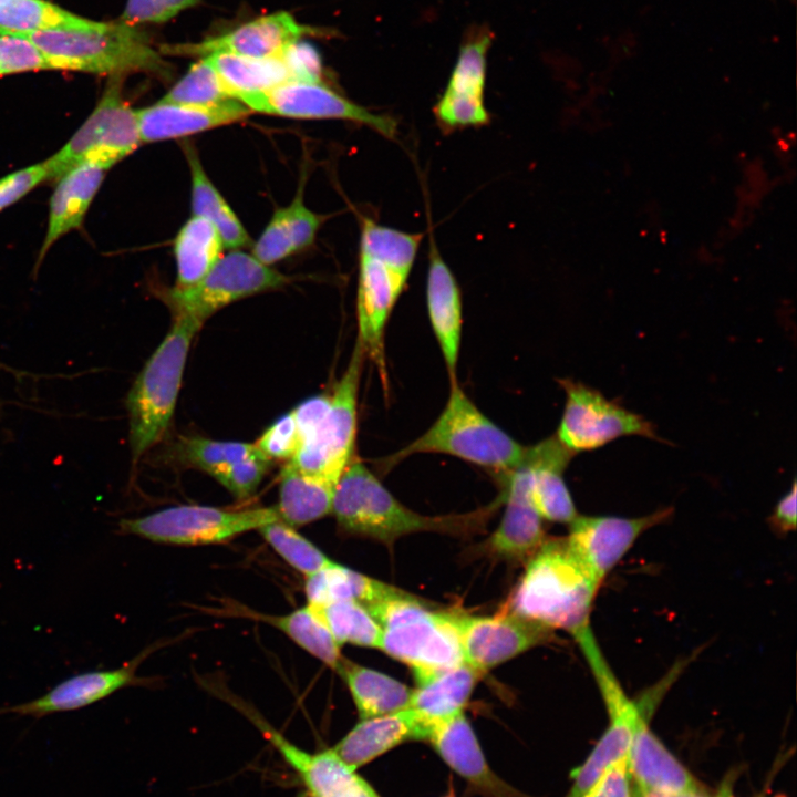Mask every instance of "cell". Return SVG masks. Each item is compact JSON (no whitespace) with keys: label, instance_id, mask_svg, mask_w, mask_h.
<instances>
[{"label":"cell","instance_id":"obj_1","mask_svg":"<svg viewBox=\"0 0 797 797\" xmlns=\"http://www.w3.org/2000/svg\"><path fill=\"white\" fill-rule=\"evenodd\" d=\"M503 504L500 491L490 504L468 513L425 516L400 503L354 455L335 485L331 514L346 535L392 546L397 538L420 531L476 535L486 529Z\"/></svg>","mask_w":797,"mask_h":797},{"label":"cell","instance_id":"obj_2","mask_svg":"<svg viewBox=\"0 0 797 797\" xmlns=\"http://www.w3.org/2000/svg\"><path fill=\"white\" fill-rule=\"evenodd\" d=\"M600 586L572 553L566 538L547 537L525 563L501 610L575 638L590 627Z\"/></svg>","mask_w":797,"mask_h":797},{"label":"cell","instance_id":"obj_3","mask_svg":"<svg viewBox=\"0 0 797 797\" xmlns=\"http://www.w3.org/2000/svg\"><path fill=\"white\" fill-rule=\"evenodd\" d=\"M39 49L48 70L122 76L146 72L162 79L172 74L136 25L121 20L100 22L86 30H51L25 34Z\"/></svg>","mask_w":797,"mask_h":797},{"label":"cell","instance_id":"obj_4","mask_svg":"<svg viewBox=\"0 0 797 797\" xmlns=\"http://www.w3.org/2000/svg\"><path fill=\"white\" fill-rule=\"evenodd\" d=\"M527 446L519 444L491 422L466 395L458 382H451L445 407L432 426L415 441L380 460L390 470L414 454L439 453L483 467L497 477L518 468Z\"/></svg>","mask_w":797,"mask_h":797},{"label":"cell","instance_id":"obj_5","mask_svg":"<svg viewBox=\"0 0 797 797\" xmlns=\"http://www.w3.org/2000/svg\"><path fill=\"white\" fill-rule=\"evenodd\" d=\"M381 627L379 649L407 664L415 681L464 663L451 612L397 590L365 608Z\"/></svg>","mask_w":797,"mask_h":797},{"label":"cell","instance_id":"obj_6","mask_svg":"<svg viewBox=\"0 0 797 797\" xmlns=\"http://www.w3.org/2000/svg\"><path fill=\"white\" fill-rule=\"evenodd\" d=\"M201 325L185 315L174 317L170 330L146 361L126 396L133 465L169 426L187 354Z\"/></svg>","mask_w":797,"mask_h":797},{"label":"cell","instance_id":"obj_7","mask_svg":"<svg viewBox=\"0 0 797 797\" xmlns=\"http://www.w3.org/2000/svg\"><path fill=\"white\" fill-rule=\"evenodd\" d=\"M123 80L122 76L108 77L89 117L56 153L44 161L49 182H56L83 162L110 169L142 144L136 110L123 95Z\"/></svg>","mask_w":797,"mask_h":797},{"label":"cell","instance_id":"obj_8","mask_svg":"<svg viewBox=\"0 0 797 797\" xmlns=\"http://www.w3.org/2000/svg\"><path fill=\"white\" fill-rule=\"evenodd\" d=\"M365 358L356 341L345 371L330 393L324 418L288 460L300 472L337 485L354 456L358 394Z\"/></svg>","mask_w":797,"mask_h":797},{"label":"cell","instance_id":"obj_9","mask_svg":"<svg viewBox=\"0 0 797 797\" xmlns=\"http://www.w3.org/2000/svg\"><path fill=\"white\" fill-rule=\"evenodd\" d=\"M276 520L279 517L275 506L234 510L180 505L122 519L118 530L154 542L196 546L220 544Z\"/></svg>","mask_w":797,"mask_h":797},{"label":"cell","instance_id":"obj_10","mask_svg":"<svg viewBox=\"0 0 797 797\" xmlns=\"http://www.w3.org/2000/svg\"><path fill=\"white\" fill-rule=\"evenodd\" d=\"M289 278L259 262L252 255L231 250L196 284L169 288L159 293L174 317L185 315L201 324L218 310L240 299L276 290Z\"/></svg>","mask_w":797,"mask_h":797},{"label":"cell","instance_id":"obj_11","mask_svg":"<svg viewBox=\"0 0 797 797\" xmlns=\"http://www.w3.org/2000/svg\"><path fill=\"white\" fill-rule=\"evenodd\" d=\"M576 642L599 687L610 723L588 759L573 770V785L567 797H581L608 766L628 755L641 714L638 702L625 694L592 630L583 633Z\"/></svg>","mask_w":797,"mask_h":797},{"label":"cell","instance_id":"obj_12","mask_svg":"<svg viewBox=\"0 0 797 797\" xmlns=\"http://www.w3.org/2000/svg\"><path fill=\"white\" fill-rule=\"evenodd\" d=\"M558 382L566 404L556 436L571 452L592 451L631 435L661 441L651 422L617 401L568 377Z\"/></svg>","mask_w":797,"mask_h":797},{"label":"cell","instance_id":"obj_13","mask_svg":"<svg viewBox=\"0 0 797 797\" xmlns=\"http://www.w3.org/2000/svg\"><path fill=\"white\" fill-rule=\"evenodd\" d=\"M236 100L251 113L301 118L345 120L371 127L387 138H394L395 118L371 113L321 83L286 82L272 89L242 94Z\"/></svg>","mask_w":797,"mask_h":797},{"label":"cell","instance_id":"obj_14","mask_svg":"<svg viewBox=\"0 0 797 797\" xmlns=\"http://www.w3.org/2000/svg\"><path fill=\"white\" fill-rule=\"evenodd\" d=\"M464 662L480 676L493 667L550 641L552 630L520 615L500 610L476 617L451 612Z\"/></svg>","mask_w":797,"mask_h":797},{"label":"cell","instance_id":"obj_15","mask_svg":"<svg viewBox=\"0 0 797 797\" xmlns=\"http://www.w3.org/2000/svg\"><path fill=\"white\" fill-rule=\"evenodd\" d=\"M410 273L382 258L360 250L356 297L358 339L379 370L387 391L384 330L391 311L406 287Z\"/></svg>","mask_w":797,"mask_h":797},{"label":"cell","instance_id":"obj_16","mask_svg":"<svg viewBox=\"0 0 797 797\" xmlns=\"http://www.w3.org/2000/svg\"><path fill=\"white\" fill-rule=\"evenodd\" d=\"M672 514L673 508L667 507L635 518L577 515L569 524L566 541L576 558L601 584L638 538L667 520Z\"/></svg>","mask_w":797,"mask_h":797},{"label":"cell","instance_id":"obj_17","mask_svg":"<svg viewBox=\"0 0 797 797\" xmlns=\"http://www.w3.org/2000/svg\"><path fill=\"white\" fill-rule=\"evenodd\" d=\"M497 478L503 486L505 511L483 550L495 559L525 565L547 538L542 518L530 497L528 473L520 465Z\"/></svg>","mask_w":797,"mask_h":797},{"label":"cell","instance_id":"obj_18","mask_svg":"<svg viewBox=\"0 0 797 797\" xmlns=\"http://www.w3.org/2000/svg\"><path fill=\"white\" fill-rule=\"evenodd\" d=\"M247 715L297 773L308 797H380L332 748L310 753L288 741L256 714Z\"/></svg>","mask_w":797,"mask_h":797},{"label":"cell","instance_id":"obj_19","mask_svg":"<svg viewBox=\"0 0 797 797\" xmlns=\"http://www.w3.org/2000/svg\"><path fill=\"white\" fill-rule=\"evenodd\" d=\"M489 35L477 37L460 49L447 86L433 112L444 133L489 123L484 103Z\"/></svg>","mask_w":797,"mask_h":797},{"label":"cell","instance_id":"obj_20","mask_svg":"<svg viewBox=\"0 0 797 797\" xmlns=\"http://www.w3.org/2000/svg\"><path fill=\"white\" fill-rule=\"evenodd\" d=\"M317 30L299 24L288 12L280 11L249 21L235 30L198 43L166 44L164 54L208 56L229 53L248 58L278 55L286 46Z\"/></svg>","mask_w":797,"mask_h":797},{"label":"cell","instance_id":"obj_21","mask_svg":"<svg viewBox=\"0 0 797 797\" xmlns=\"http://www.w3.org/2000/svg\"><path fill=\"white\" fill-rule=\"evenodd\" d=\"M576 453L556 435L527 446L522 466L529 477L530 497L542 519L570 524L578 515L563 473Z\"/></svg>","mask_w":797,"mask_h":797},{"label":"cell","instance_id":"obj_22","mask_svg":"<svg viewBox=\"0 0 797 797\" xmlns=\"http://www.w3.org/2000/svg\"><path fill=\"white\" fill-rule=\"evenodd\" d=\"M250 113L251 111L236 99L211 105L158 101L136 110V117L142 143H154L231 124Z\"/></svg>","mask_w":797,"mask_h":797},{"label":"cell","instance_id":"obj_23","mask_svg":"<svg viewBox=\"0 0 797 797\" xmlns=\"http://www.w3.org/2000/svg\"><path fill=\"white\" fill-rule=\"evenodd\" d=\"M426 303L429 322L443 354L449 382H456L463 325L462 293L432 235L428 246Z\"/></svg>","mask_w":797,"mask_h":797},{"label":"cell","instance_id":"obj_24","mask_svg":"<svg viewBox=\"0 0 797 797\" xmlns=\"http://www.w3.org/2000/svg\"><path fill=\"white\" fill-rule=\"evenodd\" d=\"M458 775L489 797H520L489 768L463 712L435 724L426 738Z\"/></svg>","mask_w":797,"mask_h":797},{"label":"cell","instance_id":"obj_25","mask_svg":"<svg viewBox=\"0 0 797 797\" xmlns=\"http://www.w3.org/2000/svg\"><path fill=\"white\" fill-rule=\"evenodd\" d=\"M141 660L114 670L90 671L73 675L44 695L27 703L0 708V714L43 715L74 711L99 702L116 691L138 682L135 670Z\"/></svg>","mask_w":797,"mask_h":797},{"label":"cell","instance_id":"obj_26","mask_svg":"<svg viewBox=\"0 0 797 797\" xmlns=\"http://www.w3.org/2000/svg\"><path fill=\"white\" fill-rule=\"evenodd\" d=\"M108 169L93 162L80 163L58 180L50 198L46 232L37 267L51 247L68 232L79 229Z\"/></svg>","mask_w":797,"mask_h":797},{"label":"cell","instance_id":"obj_27","mask_svg":"<svg viewBox=\"0 0 797 797\" xmlns=\"http://www.w3.org/2000/svg\"><path fill=\"white\" fill-rule=\"evenodd\" d=\"M480 675L465 662L416 681L408 708L420 725L422 739L431 728L463 712Z\"/></svg>","mask_w":797,"mask_h":797},{"label":"cell","instance_id":"obj_28","mask_svg":"<svg viewBox=\"0 0 797 797\" xmlns=\"http://www.w3.org/2000/svg\"><path fill=\"white\" fill-rule=\"evenodd\" d=\"M640 710L641 714L628 752L629 770L634 777L639 793L645 790L667 793L701 790L693 776L650 731L646 712L641 706Z\"/></svg>","mask_w":797,"mask_h":797},{"label":"cell","instance_id":"obj_29","mask_svg":"<svg viewBox=\"0 0 797 797\" xmlns=\"http://www.w3.org/2000/svg\"><path fill=\"white\" fill-rule=\"evenodd\" d=\"M410 739H422L414 714L408 710L361 720L332 751L352 769Z\"/></svg>","mask_w":797,"mask_h":797},{"label":"cell","instance_id":"obj_30","mask_svg":"<svg viewBox=\"0 0 797 797\" xmlns=\"http://www.w3.org/2000/svg\"><path fill=\"white\" fill-rule=\"evenodd\" d=\"M334 670L346 684L361 720L395 713L408 705L412 690L384 673L343 656Z\"/></svg>","mask_w":797,"mask_h":797},{"label":"cell","instance_id":"obj_31","mask_svg":"<svg viewBox=\"0 0 797 797\" xmlns=\"http://www.w3.org/2000/svg\"><path fill=\"white\" fill-rule=\"evenodd\" d=\"M335 485L309 476L290 462L279 476V500L275 506L279 520L297 528L332 513Z\"/></svg>","mask_w":797,"mask_h":797},{"label":"cell","instance_id":"obj_32","mask_svg":"<svg viewBox=\"0 0 797 797\" xmlns=\"http://www.w3.org/2000/svg\"><path fill=\"white\" fill-rule=\"evenodd\" d=\"M398 589L332 561L306 577L304 593L310 604L354 601L364 608L379 602Z\"/></svg>","mask_w":797,"mask_h":797},{"label":"cell","instance_id":"obj_33","mask_svg":"<svg viewBox=\"0 0 797 797\" xmlns=\"http://www.w3.org/2000/svg\"><path fill=\"white\" fill-rule=\"evenodd\" d=\"M225 246L216 227L193 215L174 240L177 278L175 288L184 289L200 281L222 257Z\"/></svg>","mask_w":797,"mask_h":797},{"label":"cell","instance_id":"obj_34","mask_svg":"<svg viewBox=\"0 0 797 797\" xmlns=\"http://www.w3.org/2000/svg\"><path fill=\"white\" fill-rule=\"evenodd\" d=\"M192 178L193 215L210 221L218 230L225 248L239 250L251 240L239 218L206 174L194 146L183 145Z\"/></svg>","mask_w":797,"mask_h":797},{"label":"cell","instance_id":"obj_35","mask_svg":"<svg viewBox=\"0 0 797 797\" xmlns=\"http://www.w3.org/2000/svg\"><path fill=\"white\" fill-rule=\"evenodd\" d=\"M205 58L213 65L225 90L232 99L292 82L286 64L278 55L248 58L216 53Z\"/></svg>","mask_w":797,"mask_h":797},{"label":"cell","instance_id":"obj_36","mask_svg":"<svg viewBox=\"0 0 797 797\" xmlns=\"http://www.w3.org/2000/svg\"><path fill=\"white\" fill-rule=\"evenodd\" d=\"M100 22L76 15L48 0H0V33L86 30Z\"/></svg>","mask_w":797,"mask_h":797},{"label":"cell","instance_id":"obj_37","mask_svg":"<svg viewBox=\"0 0 797 797\" xmlns=\"http://www.w3.org/2000/svg\"><path fill=\"white\" fill-rule=\"evenodd\" d=\"M256 618L282 631L296 644L333 670L342 658L341 646L308 603L283 615L256 614Z\"/></svg>","mask_w":797,"mask_h":797},{"label":"cell","instance_id":"obj_38","mask_svg":"<svg viewBox=\"0 0 797 797\" xmlns=\"http://www.w3.org/2000/svg\"><path fill=\"white\" fill-rule=\"evenodd\" d=\"M310 605L340 646L351 643L358 646L379 649L381 627L362 604L354 601H335Z\"/></svg>","mask_w":797,"mask_h":797},{"label":"cell","instance_id":"obj_39","mask_svg":"<svg viewBox=\"0 0 797 797\" xmlns=\"http://www.w3.org/2000/svg\"><path fill=\"white\" fill-rule=\"evenodd\" d=\"M271 548L293 569L309 577L329 566V559L315 545L281 520L258 529Z\"/></svg>","mask_w":797,"mask_h":797},{"label":"cell","instance_id":"obj_40","mask_svg":"<svg viewBox=\"0 0 797 797\" xmlns=\"http://www.w3.org/2000/svg\"><path fill=\"white\" fill-rule=\"evenodd\" d=\"M255 449V444L215 441L199 436L183 437L177 447L180 462L211 476Z\"/></svg>","mask_w":797,"mask_h":797},{"label":"cell","instance_id":"obj_41","mask_svg":"<svg viewBox=\"0 0 797 797\" xmlns=\"http://www.w3.org/2000/svg\"><path fill=\"white\" fill-rule=\"evenodd\" d=\"M232 99L206 58L193 64L159 100L166 103L211 105Z\"/></svg>","mask_w":797,"mask_h":797},{"label":"cell","instance_id":"obj_42","mask_svg":"<svg viewBox=\"0 0 797 797\" xmlns=\"http://www.w3.org/2000/svg\"><path fill=\"white\" fill-rule=\"evenodd\" d=\"M270 466L271 460L256 447L251 454L236 460L213 477L235 498L242 500L257 490Z\"/></svg>","mask_w":797,"mask_h":797},{"label":"cell","instance_id":"obj_43","mask_svg":"<svg viewBox=\"0 0 797 797\" xmlns=\"http://www.w3.org/2000/svg\"><path fill=\"white\" fill-rule=\"evenodd\" d=\"M297 253L286 207L275 210L252 248V256L262 265L271 267Z\"/></svg>","mask_w":797,"mask_h":797},{"label":"cell","instance_id":"obj_44","mask_svg":"<svg viewBox=\"0 0 797 797\" xmlns=\"http://www.w3.org/2000/svg\"><path fill=\"white\" fill-rule=\"evenodd\" d=\"M48 70L39 49L22 34L0 33V76Z\"/></svg>","mask_w":797,"mask_h":797},{"label":"cell","instance_id":"obj_45","mask_svg":"<svg viewBox=\"0 0 797 797\" xmlns=\"http://www.w3.org/2000/svg\"><path fill=\"white\" fill-rule=\"evenodd\" d=\"M255 446L270 460H289L300 446V435L292 412L281 416L269 426Z\"/></svg>","mask_w":797,"mask_h":797},{"label":"cell","instance_id":"obj_46","mask_svg":"<svg viewBox=\"0 0 797 797\" xmlns=\"http://www.w3.org/2000/svg\"><path fill=\"white\" fill-rule=\"evenodd\" d=\"M199 2L200 0H127L118 20L131 25L161 23Z\"/></svg>","mask_w":797,"mask_h":797},{"label":"cell","instance_id":"obj_47","mask_svg":"<svg viewBox=\"0 0 797 797\" xmlns=\"http://www.w3.org/2000/svg\"><path fill=\"white\" fill-rule=\"evenodd\" d=\"M278 56L286 64L292 82L321 83L322 63L319 52L306 41L286 46Z\"/></svg>","mask_w":797,"mask_h":797},{"label":"cell","instance_id":"obj_48","mask_svg":"<svg viewBox=\"0 0 797 797\" xmlns=\"http://www.w3.org/2000/svg\"><path fill=\"white\" fill-rule=\"evenodd\" d=\"M44 182H49L44 161L0 177V211L19 201Z\"/></svg>","mask_w":797,"mask_h":797},{"label":"cell","instance_id":"obj_49","mask_svg":"<svg viewBox=\"0 0 797 797\" xmlns=\"http://www.w3.org/2000/svg\"><path fill=\"white\" fill-rule=\"evenodd\" d=\"M286 208L292 230L294 247L297 252H299L313 244L317 232L325 217L315 214L306 206L301 188L290 205L286 206Z\"/></svg>","mask_w":797,"mask_h":797},{"label":"cell","instance_id":"obj_50","mask_svg":"<svg viewBox=\"0 0 797 797\" xmlns=\"http://www.w3.org/2000/svg\"><path fill=\"white\" fill-rule=\"evenodd\" d=\"M628 755L608 766L581 797H631Z\"/></svg>","mask_w":797,"mask_h":797},{"label":"cell","instance_id":"obj_51","mask_svg":"<svg viewBox=\"0 0 797 797\" xmlns=\"http://www.w3.org/2000/svg\"><path fill=\"white\" fill-rule=\"evenodd\" d=\"M329 405L330 393L308 398L291 411L298 426L300 444L315 433Z\"/></svg>","mask_w":797,"mask_h":797},{"label":"cell","instance_id":"obj_52","mask_svg":"<svg viewBox=\"0 0 797 797\" xmlns=\"http://www.w3.org/2000/svg\"><path fill=\"white\" fill-rule=\"evenodd\" d=\"M770 525L779 532L794 531L796 529V480H793L791 488L777 503L770 515Z\"/></svg>","mask_w":797,"mask_h":797},{"label":"cell","instance_id":"obj_53","mask_svg":"<svg viewBox=\"0 0 797 797\" xmlns=\"http://www.w3.org/2000/svg\"><path fill=\"white\" fill-rule=\"evenodd\" d=\"M639 797H707L702 790L685 793H667L659 790L640 791Z\"/></svg>","mask_w":797,"mask_h":797},{"label":"cell","instance_id":"obj_54","mask_svg":"<svg viewBox=\"0 0 797 797\" xmlns=\"http://www.w3.org/2000/svg\"><path fill=\"white\" fill-rule=\"evenodd\" d=\"M716 797H734L731 780L727 779L722 784Z\"/></svg>","mask_w":797,"mask_h":797}]
</instances>
